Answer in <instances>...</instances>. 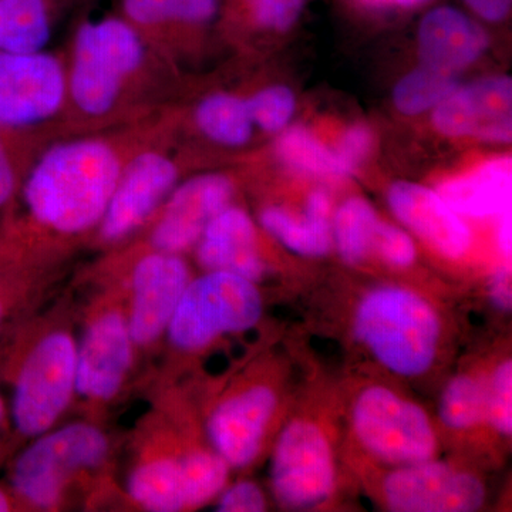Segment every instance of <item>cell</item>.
Segmentation results:
<instances>
[{
    "instance_id": "b9f144b4",
    "label": "cell",
    "mask_w": 512,
    "mask_h": 512,
    "mask_svg": "<svg viewBox=\"0 0 512 512\" xmlns=\"http://www.w3.org/2000/svg\"><path fill=\"white\" fill-rule=\"evenodd\" d=\"M394 2L399 3L402 6H416L420 5V3L426 2V0H394Z\"/></svg>"
},
{
    "instance_id": "74e56055",
    "label": "cell",
    "mask_w": 512,
    "mask_h": 512,
    "mask_svg": "<svg viewBox=\"0 0 512 512\" xmlns=\"http://www.w3.org/2000/svg\"><path fill=\"white\" fill-rule=\"evenodd\" d=\"M491 301L501 311H510L512 302L510 272L507 268L495 271L490 285Z\"/></svg>"
},
{
    "instance_id": "1f68e13d",
    "label": "cell",
    "mask_w": 512,
    "mask_h": 512,
    "mask_svg": "<svg viewBox=\"0 0 512 512\" xmlns=\"http://www.w3.org/2000/svg\"><path fill=\"white\" fill-rule=\"evenodd\" d=\"M491 426L504 436L512 431V363L505 360L491 377L487 386V416Z\"/></svg>"
},
{
    "instance_id": "52a82bcc",
    "label": "cell",
    "mask_w": 512,
    "mask_h": 512,
    "mask_svg": "<svg viewBox=\"0 0 512 512\" xmlns=\"http://www.w3.org/2000/svg\"><path fill=\"white\" fill-rule=\"evenodd\" d=\"M77 349L67 333L40 340L20 370L13 397V420L20 433L45 434L64 412L76 387Z\"/></svg>"
},
{
    "instance_id": "7a4b0ae2",
    "label": "cell",
    "mask_w": 512,
    "mask_h": 512,
    "mask_svg": "<svg viewBox=\"0 0 512 512\" xmlns=\"http://www.w3.org/2000/svg\"><path fill=\"white\" fill-rule=\"evenodd\" d=\"M355 329L373 356L397 375H423L436 359L440 320L430 303L409 289L382 286L367 293Z\"/></svg>"
},
{
    "instance_id": "ee69618b",
    "label": "cell",
    "mask_w": 512,
    "mask_h": 512,
    "mask_svg": "<svg viewBox=\"0 0 512 512\" xmlns=\"http://www.w3.org/2000/svg\"><path fill=\"white\" fill-rule=\"evenodd\" d=\"M2 417H3V406H2V402H0V420H2Z\"/></svg>"
},
{
    "instance_id": "f546056e",
    "label": "cell",
    "mask_w": 512,
    "mask_h": 512,
    "mask_svg": "<svg viewBox=\"0 0 512 512\" xmlns=\"http://www.w3.org/2000/svg\"><path fill=\"white\" fill-rule=\"evenodd\" d=\"M187 507H200L220 493L228 480V463L220 454L195 451L178 461Z\"/></svg>"
},
{
    "instance_id": "f35d334b",
    "label": "cell",
    "mask_w": 512,
    "mask_h": 512,
    "mask_svg": "<svg viewBox=\"0 0 512 512\" xmlns=\"http://www.w3.org/2000/svg\"><path fill=\"white\" fill-rule=\"evenodd\" d=\"M468 8L488 22H500L510 13L512 0H466Z\"/></svg>"
},
{
    "instance_id": "f1b7e54d",
    "label": "cell",
    "mask_w": 512,
    "mask_h": 512,
    "mask_svg": "<svg viewBox=\"0 0 512 512\" xmlns=\"http://www.w3.org/2000/svg\"><path fill=\"white\" fill-rule=\"evenodd\" d=\"M440 419L451 430H467L487 416V386L461 375L447 384L439 404Z\"/></svg>"
},
{
    "instance_id": "4dcf8cb0",
    "label": "cell",
    "mask_w": 512,
    "mask_h": 512,
    "mask_svg": "<svg viewBox=\"0 0 512 512\" xmlns=\"http://www.w3.org/2000/svg\"><path fill=\"white\" fill-rule=\"evenodd\" d=\"M252 123L276 133L289 123L295 111V97L288 87L274 86L261 90L247 100Z\"/></svg>"
},
{
    "instance_id": "e0dca14e",
    "label": "cell",
    "mask_w": 512,
    "mask_h": 512,
    "mask_svg": "<svg viewBox=\"0 0 512 512\" xmlns=\"http://www.w3.org/2000/svg\"><path fill=\"white\" fill-rule=\"evenodd\" d=\"M393 214L430 247L447 258H461L471 245V232L439 192L400 181L389 191Z\"/></svg>"
},
{
    "instance_id": "d4e9b609",
    "label": "cell",
    "mask_w": 512,
    "mask_h": 512,
    "mask_svg": "<svg viewBox=\"0 0 512 512\" xmlns=\"http://www.w3.org/2000/svg\"><path fill=\"white\" fill-rule=\"evenodd\" d=\"M195 120L202 133L224 146L238 147L248 143L252 119L247 101L232 94H211L198 104Z\"/></svg>"
},
{
    "instance_id": "8992f818",
    "label": "cell",
    "mask_w": 512,
    "mask_h": 512,
    "mask_svg": "<svg viewBox=\"0 0 512 512\" xmlns=\"http://www.w3.org/2000/svg\"><path fill=\"white\" fill-rule=\"evenodd\" d=\"M107 451L109 444L99 429L70 424L40 437L16 460L13 487L36 507H53L72 474L100 466Z\"/></svg>"
},
{
    "instance_id": "9a60e30c",
    "label": "cell",
    "mask_w": 512,
    "mask_h": 512,
    "mask_svg": "<svg viewBox=\"0 0 512 512\" xmlns=\"http://www.w3.org/2000/svg\"><path fill=\"white\" fill-rule=\"evenodd\" d=\"M278 399L271 387L254 386L234 394L211 414L208 434L228 466L245 467L258 456Z\"/></svg>"
},
{
    "instance_id": "ffe728a7",
    "label": "cell",
    "mask_w": 512,
    "mask_h": 512,
    "mask_svg": "<svg viewBox=\"0 0 512 512\" xmlns=\"http://www.w3.org/2000/svg\"><path fill=\"white\" fill-rule=\"evenodd\" d=\"M437 192L457 214L476 218L503 214L511 208V158L490 161L474 173L441 185Z\"/></svg>"
},
{
    "instance_id": "ba28073f",
    "label": "cell",
    "mask_w": 512,
    "mask_h": 512,
    "mask_svg": "<svg viewBox=\"0 0 512 512\" xmlns=\"http://www.w3.org/2000/svg\"><path fill=\"white\" fill-rule=\"evenodd\" d=\"M332 447L318 424L293 420L282 431L272 460V485L286 507L313 508L335 490Z\"/></svg>"
},
{
    "instance_id": "8d00e7d4",
    "label": "cell",
    "mask_w": 512,
    "mask_h": 512,
    "mask_svg": "<svg viewBox=\"0 0 512 512\" xmlns=\"http://www.w3.org/2000/svg\"><path fill=\"white\" fill-rule=\"evenodd\" d=\"M13 130L0 127V208L8 204L18 184L15 157L10 151L8 137Z\"/></svg>"
},
{
    "instance_id": "9c48e42d",
    "label": "cell",
    "mask_w": 512,
    "mask_h": 512,
    "mask_svg": "<svg viewBox=\"0 0 512 512\" xmlns=\"http://www.w3.org/2000/svg\"><path fill=\"white\" fill-rule=\"evenodd\" d=\"M67 76L56 56L45 52L0 53V127L23 130L62 109Z\"/></svg>"
},
{
    "instance_id": "277c9868",
    "label": "cell",
    "mask_w": 512,
    "mask_h": 512,
    "mask_svg": "<svg viewBox=\"0 0 512 512\" xmlns=\"http://www.w3.org/2000/svg\"><path fill=\"white\" fill-rule=\"evenodd\" d=\"M262 299L254 282L228 272L210 271L188 284L170 325L174 346L197 350L227 333L254 328Z\"/></svg>"
},
{
    "instance_id": "3957f363",
    "label": "cell",
    "mask_w": 512,
    "mask_h": 512,
    "mask_svg": "<svg viewBox=\"0 0 512 512\" xmlns=\"http://www.w3.org/2000/svg\"><path fill=\"white\" fill-rule=\"evenodd\" d=\"M67 92L87 116L109 113L144 59V40L123 16L86 20L73 43Z\"/></svg>"
},
{
    "instance_id": "d590c367",
    "label": "cell",
    "mask_w": 512,
    "mask_h": 512,
    "mask_svg": "<svg viewBox=\"0 0 512 512\" xmlns=\"http://www.w3.org/2000/svg\"><path fill=\"white\" fill-rule=\"evenodd\" d=\"M218 510L224 512H262L266 510L265 495L258 485L241 481L222 495Z\"/></svg>"
},
{
    "instance_id": "603a6c76",
    "label": "cell",
    "mask_w": 512,
    "mask_h": 512,
    "mask_svg": "<svg viewBox=\"0 0 512 512\" xmlns=\"http://www.w3.org/2000/svg\"><path fill=\"white\" fill-rule=\"evenodd\" d=\"M218 10V0H121V16L138 30L201 26Z\"/></svg>"
},
{
    "instance_id": "5b68a950",
    "label": "cell",
    "mask_w": 512,
    "mask_h": 512,
    "mask_svg": "<svg viewBox=\"0 0 512 512\" xmlns=\"http://www.w3.org/2000/svg\"><path fill=\"white\" fill-rule=\"evenodd\" d=\"M357 439L373 456L396 466L431 460L437 439L421 407L382 386L363 390L353 407Z\"/></svg>"
},
{
    "instance_id": "6da1fadb",
    "label": "cell",
    "mask_w": 512,
    "mask_h": 512,
    "mask_svg": "<svg viewBox=\"0 0 512 512\" xmlns=\"http://www.w3.org/2000/svg\"><path fill=\"white\" fill-rule=\"evenodd\" d=\"M120 173V158L106 141H66L33 165L23 197L37 222L77 234L99 224Z\"/></svg>"
},
{
    "instance_id": "8fae6325",
    "label": "cell",
    "mask_w": 512,
    "mask_h": 512,
    "mask_svg": "<svg viewBox=\"0 0 512 512\" xmlns=\"http://www.w3.org/2000/svg\"><path fill=\"white\" fill-rule=\"evenodd\" d=\"M177 177V167L163 154L147 151L133 158L127 167L121 168L101 218L103 238L117 241L141 227L174 190Z\"/></svg>"
},
{
    "instance_id": "ac0fdd59",
    "label": "cell",
    "mask_w": 512,
    "mask_h": 512,
    "mask_svg": "<svg viewBox=\"0 0 512 512\" xmlns=\"http://www.w3.org/2000/svg\"><path fill=\"white\" fill-rule=\"evenodd\" d=\"M487 46L483 28L450 6L430 10L421 20L419 47L426 66L456 74L476 62Z\"/></svg>"
},
{
    "instance_id": "d6986e66",
    "label": "cell",
    "mask_w": 512,
    "mask_h": 512,
    "mask_svg": "<svg viewBox=\"0 0 512 512\" xmlns=\"http://www.w3.org/2000/svg\"><path fill=\"white\" fill-rule=\"evenodd\" d=\"M198 245V261L208 271L228 272L255 282L264 274L254 222L239 208H224L208 224Z\"/></svg>"
},
{
    "instance_id": "44dd1931",
    "label": "cell",
    "mask_w": 512,
    "mask_h": 512,
    "mask_svg": "<svg viewBox=\"0 0 512 512\" xmlns=\"http://www.w3.org/2000/svg\"><path fill=\"white\" fill-rule=\"evenodd\" d=\"M262 227L284 247L302 256H323L330 249L329 200L323 192H313L302 218L282 208H266Z\"/></svg>"
},
{
    "instance_id": "30bf717a",
    "label": "cell",
    "mask_w": 512,
    "mask_h": 512,
    "mask_svg": "<svg viewBox=\"0 0 512 512\" xmlns=\"http://www.w3.org/2000/svg\"><path fill=\"white\" fill-rule=\"evenodd\" d=\"M390 510L471 512L484 503V485L473 474L433 460L402 466L384 480Z\"/></svg>"
},
{
    "instance_id": "2e32d148",
    "label": "cell",
    "mask_w": 512,
    "mask_h": 512,
    "mask_svg": "<svg viewBox=\"0 0 512 512\" xmlns=\"http://www.w3.org/2000/svg\"><path fill=\"white\" fill-rule=\"evenodd\" d=\"M131 342L130 329L120 313L100 316L77 350V392L97 400L119 392L131 365Z\"/></svg>"
},
{
    "instance_id": "7bdbcfd3",
    "label": "cell",
    "mask_w": 512,
    "mask_h": 512,
    "mask_svg": "<svg viewBox=\"0 0 512 512\" xmlns=\"http://www.w3.org/2000/svg\"><path fill=\"white\" fill-rule=\"evenodd\" d=\"M3 315V301H2V292H0V320H2Z\"/></svg>"
},
{
    "instance_id": "d6a6232c",
    "label": "cell",
    "mask_w": 512,
    "mask_h": 512,
    "mask_svg": "<svg viewBox=\"0 0 512 512\" xmlns=\"http://www.w3.org/2000/svg\"><path fill=\"white\" fill-rule=\"evenodd\" d=\"M249 9L259 26L284 32L301 16L308 0H248Z\"/></svg>"
},
{
    "instance_id": "4316f807",
    "label": "cell",
    "mask_w": 512,
    "mask_h": 512,
    "mask_svg": "<svg viewBox=\"0 0 512 512\" xmlns=\"http://www.w3.org/2000/svg\"><path fill=\"white\" fill-rule=\"evenodd\" d=\"M457 82L456 74L423 64L394 87V106L406 116H416L439 106L457 89Z\"/></svg>"
},
{
    "instance_id": "ab89813d",
    "label": "cell",
    "mask_w": 512,
    "mask_h": 512,
    "mask_svg": "<svg viewBox=\"0 0 512 512\" xmlns=\"http://www.w3.org/2000/svg\"><path fill=\"white\" fill-rule=\"evenodd\" d=\"M501 251L505 255L511 254V208L503 212V220L500 225V235H498Z\"/></svg>"
},
{
    "instance_id": "7402d4cb",
    "label": "cell",
    "mask_w": 512,
    "mask_h": 512,
    "mask_svg": "<svg viewBox=\"0 0 512 512\" xmlns=\"http://www.w3.org/2000/svg\"><path fill=\"white\" fill-rule=\"evenodd\" d=\"M63 0H0V53L43 52Z\"/></svg>"
},
{
    "instance_id": "484cf974",
    "label": "cell",
    "mask_w": 512,
    "mask_h": 512,
    "mask_svg": "<svg viewBox=\"0 0 512 512\" xmlns=\"http://www.w3.org/2000/svg\"><path fill=\"white\" fill-rule=\"evenodd\" d=\"M377 227L375 208L363 198H350L340 205L335 217V241L346 264L365 261L375 245Z\"/></svg>"
},
{
    "instance_id": "83f0119b",
    "label": "cell",
    "mask_w": 512,
    "mask_h": 512,
    "mask_svg": "<svg viewBox=\"0 0 512 512\" xmlns=\"http://www.w3.org/2000/svg\"><path fill=\"white\" fill-rule=\"evenodd\" d=\"M278 156L293 170L319 177H346L335 150L323 146L305 127H292L279 138Z\"/></svg>"
},
{
    "instance_id": "5bb4252c",
    "label": "cell",
    "mask_w": 512,
    "mask_h": 512,
    "mask_svg": "<svg viewBox=\"0 0 512 512\" xmlns=\"http://www.w3.org/2000/svg\"><path fill=\"white\" fill-rule=\"evenodd\" d=\"M232 194L231 181L221 174L198 175L174 188L151 235L154 248L178 254L192 247L208 224L228 207Z\"/></svg>"
},
{
    "instance_id": "4fadbf2b",
    "label": "cell",
    "mask_w": 512,
    "mask_h": 512,
    "mask_svg": "<svg viewBox=\"0 0 512 512\" xmlns=\"http://www.w3.org/2000/svg\"><path fill=\"white\" fill-rule=\"evenodd\" d=\"M433 121L446 136L507 143L512 134L510 77H491L454 90L436 107Z\"/></svg>"
},
{
    "instance_id": "e575fe53",
    "label": "cell",
    "mask_w": 512,
    "mask_h": 512,
    "mask_svg": "<svg viewBox=\"0 0 512 512\" xmlns=\"http://www.w3.org/2000/svg\"><path fill=\"white\" fill-rule=\"evenodd\" d=\"M370 148H372V133L369 128L362 124L348 128L335 150L346 175L352 174L365 161L369 156Z\"/></svg>"
},
{
    "instance_id": "836d02e7",
    "label": "cell",
    "mask_w": 512,
    "mask_h": 512,
    "mask_svg": "<svg viewBox=\"0 0 512 512\" xmlns=\"http://www.w3.org/2000/svg\"><path fill=\"white\" fill-rule=\"evenodd\" d=\"M375 247L384 261L397 268H406L416 259V247L412 238L403 229L379 222L377 227Z\"/></svg>"
},
{
    "instance_id": "7c38bea8",
    "label": "cell",
    "mask_w": 512,
    "mask_h": 512,
    "mask_svg": "<svg viewBox=\"0 0 512 512\" xmlns=\"http://www.w3.org/2000/svg\"><path fill=\"white\" fill-rule=\"evenodd\" d=\"M190 284V271L180 256L157 251L144 256L133 274L131 339L147 345L168 329L175 309Z\"/></svg>"
},
{
    "instance_id": "60d3db41",
    "label": "cell",
    "mask_w": 512,
    "mask_h": 512,
    "mask_svg": "<svg viewBox=\"0 0 512 512\" xmlns=\"http://www.w3.org/2000/svg\"><path fill=\"white\" fill-rule=\"evenodd\" d=\"M9 507L10 504L8 497H6V495L3 494L2 491H0V512L9 511Z\"/></svg>"
},
{
    "instance_id": "cb8c5ba5",
    "label": "cell",
    "mask_w": 512,
    "mask_h": 512,
    "mask_svg": "<svg viewBox=\"0 0 512 512\" xmlns=\"http://www.w3.org/2000/svg\"><path fill=\"white\" fill-rule=\"evenodd\" d=\"M128 494L148 511L183 510L187 503L180 463L164 458L143 464L128 478Z\"/></svg>"
}]
</instances>
